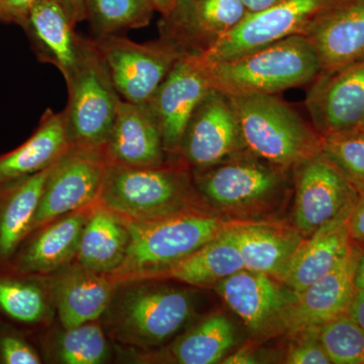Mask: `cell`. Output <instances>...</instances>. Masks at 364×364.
<instances>
[{
    "label": "cell",
    "instance_id": "1",
    "mask_svg": "<svg viewBox=\"0 0 364 364\" xmlns=\"http://www.w3.org/2000/svg\"><path fill=\"white\" fill-rule=\"evenodd\" d=\"M203 63L213 90L227 97L275 95L313 82L321 72L317 53L303 35L235 58Z\"/></svg>",
    "mask_w": 364,
    "mask_h": 364
},
{
    "label": "cell",
    "instance_id": "2",
    "mask_svg": "<svg viewBox=\"0 0 364 364\" xmlns=\"http://www.w3.org/2000/svg\"><path fill=\"white\" fill-rule=\"evenodd\" d=\"M130 242L126 257L107 275L114 284L147 279L188 257L227 226L220 218L196 210L151 220L128 221Z\"/></svg>",
    "mask_w": 364,
    "mask_h": 364
},
{
    "label": "cell",
    "instance_id": "3",
    "mask_svg": "<svg viewBox=\"0 0 364 364\" xmlns=\"http://www.w3.org/2000/svg\"><path fill=\"white\" fill-rule=\"evenodd\" d=\"M250 154L280 168L296 166L321 151V138L275 95L228 97Z\"/></svg>",
    "mask_w": 364,
    "mask_h": 364
},
{
    "label": "cell",
    "instance_id": "4",
    "mask_svg": "<svg viewBox=\"0 0 364 364\" xmlns=\"http://www.w3.org/2000/svg\"><path fill=\"white\" fill-rule=\"evenodd\" d=\"M191 177L181 167L109 164L97 203L127 221H151L189 210Z\"/></svg>",
    "mask_w": 364,
    "mask_h": 364
},
{
    "label": "cell",
    "instance_id": "5",
    "mask_svg": "<svg viewBox=\"0 0 364 364\" xmlns=\"http://www.w3.org/2000/svg\"><path fill=\"white\" fill-rule=\"evenodd\" d=\"M63 114L70 149L104 152L122 98L92 40L85 58L72 74Z\"/></svg>",
    "mask_w": 364,
    "mask_h": 364
},
{
    "label": "cell",
    "instance_id": "6",
    "mask_svg": "<svg viewBox=\"0 0 364 364\" xmlns=\"http://www.w3.org/2000/svg\"><path fill=\"white\" fill-rule=\"evenodd\" d=\"M95 46L122 100L146 105L178 60L189 51L171 38L136 43L121 36L97 38Z\"/></svg>",
    "mask_w": 364,
    "mask_h": 364
},
{
    "label": "cell",
    "instance_id": "7",
    "mask_svg": "<svg viewBox=\"0 0 364 364\" xmlns=\"http://www.w3.org/2000/svg\"><path fill=\"white\" fill-rule=\"evenodd\" d=\"M191 313L193 301L186 291L136 286L117 301L112 313V327L122 343L145 348L171 338Z\"/></svg>",
    "mask_w": 364,
    "mask_h": 364
},
{
    "label": "cell",
    "instance_id": "8",
    "mask_svg": "<svg viewBox=\"0 0 364 364\" xmlns=\"http://www.w3.org/2000/svg\"><path fill=\"white\" fill-rule=\"evenodd\" d=\"M333 0H280L263 11L248 13L233 30L200 51L205 62L235 58L301 35L311 21Z\"/></svg>",
    "mask_w": 364,
    "mask_h": 364
},
{
    "label": "cell",
    "instance_id": "9",
    "mask_svg": "<svg viewBox=\"0 0 364 364\" xmlns=\"http://www.w3.org/2000/svg\"><path fill=\"white\" fill-rule=\"evenodd\" d=\"M107 166L104 152L69 150L48 177L30 234L60 217L97 205Z\"/></svg>",
    "mask_w": 364,
    "mask_h": 364
},
{
    "label": "cell",
    "instance_id": "10",
    "mask_svg": "<svg viewBox=\"0 0 364 364\" xmlns=\"http://www.w3.org/2000/svg\"><path fill=\"white\" fill-rule=\"evenodd\" d=\"M212 90L200 52L189 50L146 104L159 128L167 153L179 152L189 119Z\"/></svg>",
    "mask_w": 364,
    "mask_h": 364
},
{
    "label": "cell",
    "instance_id": "11",
    "mask_svg": "<svg viewBox=\"0 0 364 364\" xmlns=\"http://www.w3.org/2000/svg\"><path fill=\"white\" fill-rule=\"evenodd\" d=\"M294 222L312 235L345 210L355 207L358 189L320 152L296 165Z\"/></svg>",
    "mask_w": 364,
    "mask_h": 364
},
{
    "label": "cell",
    "instance_id": "12",
    "mask_svg": "<svg viewBox=\"0 0 364 364\" xmlns=\"http://www.w3.org/2000/svg\"><path fill=\"white\" fill-rule=\"evenodd\" d=\"M245 149L229 98L212 90L196 107L182 136L179 152L196 169H203Z\"/></svg>",
    "mask_w": 364,
    "mask_h": 364
},
{
    "label": "cell",
    "instance_id": "13",
    "mask_svg": "<svg viewBox=\"0 0 364 364\" xmlns=\"http://www.w3.org/2000/svg\"><path fill=\"white\" fill-rule=\"evenodd\" d=\"M282 170L260 158L237 154L224 161L196 169L198 191L225 208L253 205L273 195L284 182Z\"/></svg>",
    "mask_w": 364,
    "mask_h": 364
},
{
    "label": "cell",
    "instance_id": "14",
    "mask_svg": "<svg viewBox=\"0 0 364 364\" xmlns=\"http://www.w3.org/2000/svg\"><path fill=\"white\" fill-rule=\"evenodd\" d=\"M301 35L317 53L320 74L364 60V0H333Z\"/></svg>",
    "mask_w": 364,
    "mask_h": 364
},
{
    "label": "cell",
    "instance_id": "15",
    "mask_svg": "<svg viewBox=\"0 0 364 364\" xmlns=\"http://www.w3.org/2000/svg\"><path fill=\"white\" fill-rule=\"evenodd\" d=\"M306 97V109L320 133L358 129L364 116V60L318 74Z\"/></svg>",
    "mask_w": 364,
    "mask_h": 364
},
{
    "label": "cell",
    "instance_id": "16",
    "mask_svg": "<svg viewBox=\"0 0 364 364\" xmlns=\"http://www.w3.org/2000/svg\"><path fill=\"white\" fill-rule=\"evenodd\" d=\"M361 251L352 246L331 272L296 296L284 322L293 331L320 329L347 315L356 293L355 272Z\"/></svg>",
    "mask_w": 364,
    "mask_h": 364
},
{
    "label": "cell",
    "instance_id": "17",
    "mask_svg": "<svg viewBox=\"0 0 364 364\" xmlns=\"http://www.w3.org/2000/svg\"><path fill=\"white\" fill-rule=\"evenodd\" d=\"M23 26L41 61L57 67L66 81L85 58L92 43L75 32V25L58 0L38 2Z\"/></svg>",
    "mask_w": 364,
    "mask_h": 364
},
{
    "label": "cell",
    "instance_id": "18",
    "mask_svg": "<svg viewBox=\"0 0 364 364\" xmlns=\"http://www.w3.org/2000/svg\"><path fill=\"white\" fill-rule=\"evenodd\" d=\"M265 273L243 269L223 279L215 291L253 332L267 329L275 321L286 318L296 296L282 289Z\"/></svg>",
    "mask_w": 364,
    "mask_h": 364
},
{
    "label": "cell",
    "instance_id": "19",
    "mask_svg": "<svg viewBox=\"0 0 364 364\" xmlns=\"http://www.w3.org/2000/svg\"><path fill=\"white\" fill-rule=\"evenodd\" d=\"M90 208L76 210L32 232L7 267L14 272L44 275L70 262L77 255L81 235Z\"/></svg>",
    "mask_w": 364,
    "mask_h": 364
},
{
    "label": "cell",
    "instance_id": "20",
    "mask_svg": "<svg viewBox=\"0 0 364 364\" xmlns=\"http://www.w3.org/2000/svg\"><path fill=\"white\" fill-rule=\"evenodd\" d=\"M166 153L161 133L147 105L122 100L105 148L109 164L160 166L164 164Z\"/></svg>",
    "mask_w": 364,
    "mask_h": 364
},
{
    "label": "cell",
    "instance_id": "21",
    "mask_svg": "<svg viewBox=\"0 0 364 364\" xmlns=\"http://www.w3.org/2000/svg\"><path fill=\"white\" fill-rule=\"evenodd\" d=\"M353 208L321 227L299 246L282 279L296 296L331 272L350 250L349 219Z\"/></svg>",
    "mask_w": 364,
    "mask_h": 364
},
{
    "label": "cell",
    "instance_id": "22",
    "mask_svg": "<svg viewBox=\"0 0 364 364\" xmlns=\"http://www.w3.org/2000/svg\"><path fill=\"white\" fill-rule=\"evenodd\" d=\"M69 150L63 114L47 109L37 130L25 143L0 155V189L49 168Z\"/></svg>",
    "mask_w": 364,
    "mask_h": 364
},
{
    "label": "cell",
    "instance_id": "23",
    "mask_svg": "<svg viewBox=\"0 0 364 364\" xmlns=\"http://www.w3.org/2000/svg\"><path fill=\"white\" fill-rule=\"evenodd\" d=\"M224 232L238 249L245 269L280 280L304 242L296 232L268 224H227Z\"/></svg>",
    "mask_w": 364,
    "mask_h": 364
},
{
    "label": "cell",
    "instance_id": "24",
    "mask_svg": "<svg viewBox=\"0 0 364 364\" xmlns=\"http://www.w3.org/2000/svg\"><path fill=\"white\" fill-rule=\"evenodd\" d=\"M129 242V222L97 203L90 208L76 259L81 267L90 272L112 274L123 263Z\"/></svg>",
    "mask_w": 364,
    "mask_h": 364
},
{
    "label": "cell",
    "instance_id": "25",
    "mask_svg": "<svg viewBox=\"0 0 364 364\" xmlns=\"http://www.w3.org/2000/svg\"><path fill=\"white\" fill-rule=\"evenodd\" d=\"M116 286L107 275L90 272L80 265L63 275L55 296L64 329L102 317L111 305Z\"/></svg>",
    "mask_w": 364,
    "mask_h": 364
},
{
    "label": "cell",
    "instance_id": "26",
    "mask_svg": "<svg viewBox=\"0 0 364 364\" xmlns=\"http://www.w3.org/2000/svg\"><path fill=\"white\" fill-rule=\"evenodd\" d=\"M54 165L0 189V267L9 263L30 234Z\"/></svg>",
    "mask_w": 364,
    "mask_h": 364
},
{
    "label": "cell",
    "instance_id": "27",
    "mask_svg": "<svg viewBox=\"0 0 364 364\" xmlns=\"http://www.w3.org/2000/svg\"><path fill=\"white\" fill-rule=\"evenodd\" d=\"M245 269L238 249L222 230L202 247L171 267L149 275L146 279L166 277L189 286H217L223 279Z\"/></svg>",
    "mask_w": 364,
    "mask_h": 364
},
{
    "label": "cell",
    "instance_id": "28",
    "mask_svg": "<svg viewBox=\"0 0 364 364\" xmlns=\"http://www.w3.org/2000/svg\"><path fill=\"white\" fill-rule=\"evenodd\" d=\"M241 0H196L173 40L191 51H203L247 16Z\"/></svg>",
    "mask_w": 364,
    "mask_h": 364
},
{
    "label": "cell",
    "instance_id": "29",
    "mask_svg": "<svg viewBox=\"0 0 364 364\" xmlns=\"http://www.w3.org/2000/svg\"><path fill=\"white\" fill-rule=\"evenodd\" d=\"M39 275L14 272L0 267V317L13 324L33 327L44 322L49 314L47 293Z\"/></svg>",
    "mask_w": 364,
    "mask_h": 364
},
{
    "label": "cell",
    "instance_id": "30",
    "mask_svg": "<svg viewBox=\"0 0 364 364\" xmlns=\"http://www.w3.org/2000/svg\"><path fill=\"white\" fill-rule=\"evenodd\" d=\"M234 345L233 324L226 316L215 314L176 339L170 354L181 364L219 363Z\"/></svg>",
    "mask_w": 364,
    "mask_h": 364
},
{
    "label": "cell",
    "instance_id": "31",
    "mask_svg": "<svg viewBox=\"0 0 364 364\" xmlns=\"http://www.w3.org/2000/svg\"><path fill=\"white\" fill-rule=\"evenodd\" d=\"M85 11L86 20L100 38L145 28L156 11L149 0H85Z\"/></svg>",
    "mask_w": 364,
    "mask_h": 364
},
{
    "label": "cell",
    "instance_id": "32",
    "mask_svg": "<svg viewBox=\"0 0 364 364\" xmlns=\"http://www.w3.org/2000/svg\"><path fill=\"white\" fill-rule=\"evenodd\" d=\"M321 153L354 188L364 193V131L352 129L323 135Z\"/></svg>",
    "mask_w": 364,
    "mask_h": 364
},
{
    "label": "cell",
    "instance_id": "33",
    "mask_svg": "<svg viewBox=\"0 0 364 364\" xmlns=\"http://www.w3.org/2000/svg\"><path fill=\"white\" fill-rule=\"evenodd\" d=\"M109 353V344L97 321L65 329L57 342V355L66 364H100Z\"/></svg>",
    "mask_w": 364,
    "mask_h": 364
},
{
    "label": "cell",
    "instance_id": "34",
    "mask_svg": "<svg viewBox=\"0 0 364 364\" xmlns=\"http://www.w3.org/2000/svg\"><path fill=\"white\" fill-rule=\"evenodd\" d=\"M321 343L335 364H364V329L347 315L320 328Z\"/></svg>",
    "mask_w": 364,
    "mask_h": 364
},
{
    "label": "cell",
    "instance_id": "35",
    "mask_svg": "<svg viewBox=\"0 0 364 364\" xmlns=\"http://www.w3.org/2000/svg\"><path fill=\"white\" fill-rule=\"evenodd\" d=\"M39 353L23 334L0 325V363L39 364Z\"/></svg>",
    "mask_w": 364,
    "mask_h": 364
},
{
    "label": "cell",
    "instance_id": "36",
    "mask_svg": "<svg viewBox=\"0 0 364 364\" xmlns=\"http://www.w3.org/2000/svg\"><path fill=\"white\" fill-rule=\"evenodd\" d=\"M304 333L303 338L299 339L289 347L287 363L289 364H329L331 359L321 343L320 329L299 331Z\"/></svg>",
    "mask_w": 364,
    "mask_h": 364
},
{
    "label": "cell",
    "instance_id": "37",
    "mask_svg": "<svg viewBox=\"0 0 364 364\" xmlns=\"http://www.w3.org/2000/svg\"><path fill=\"white\" fill-rule=\"evenodd\" d=\"M196 0H173V11L166 20H162L163 37L173 39L186 23L191 6Z\"/></svg>",
    "mask_w": 364,
    "mask_h": 364
},
{
    "label": "cell",
    "instance_id": "38",
    "mask_svg": "<svg viewBox=\"0 0 364 364\" xmlns=\"http://www.w3.org/2000/svg\"><path fill=\"white\" fill-rule=\"evenodd\" d=\"M41 0H0V18L23 26L28 14Z\"/></svg>",
    "mask_w": 364,
    "mask_h": 364
},
{
    "label": "cell",
    "instance_id": "39",
    "mask_svg": "<svg viewBox=\"0 0 364 364\" xmlns=\"http://www.w3.org/2000/svg\"><path fill=\"white\" fill-rule=\"evenodd\" d=\"M349 229L352 239L364 242V196L352 210L350 219H349Z\"/></svg>",
    "mask_w": 364,
    "mask_h": 364
},
{
    "label": "cell",
    "instance_id": "40",
    "mask_svg": "<svg viewBox=\"0 0 364 364\" xmlns=\"http://www.w3.org/2000/svg\"><path fill=\"white\" fill-rule=\"evenodd\" d=\"M74 25L86 20L85 0H58Z\"/></svg>",
    "mask_w": 364,
    "mask_h": 364
},
{
    "label": "cell",
    "instance_id": "41",
    "mask_svg": "<svg viewBox=\"0 0 364 364\" xmlns=\"http://www.w3.org/2000/svg\"><path fill=\"white\" fill-rule=\"evenodd\" d=\"M347 316L364 329V291H356Z\"/></svg>",
    "mask_w": 364,
    "mask_h": 364
},
{
    "label": "cell",
    "instance_id": "42",
    "mask_svg": "<svg viewBox=\"0 0 364 364\" xmlns=\"http://www.w3.org/2000/svg\"><path fill=\"white\" fill-rule=\"evenodd\" d=\"M222 363L228 364H253L258 363V361L257 359L254 358L250 351L241 349V350L236 351L231 355L225 358Z\"/></svg>",
    "mask_w": 364,
    "mask_h": 364
},
{
    "label": "cell",
    "instance_id": "43",
    "mask_svg": "<svg viewBox=\"0 0 364 364\" xmlns=\"http://www.w3.org/2000/svg\"><path fill=\"white\" fill-rule=\"evenodd\" d=\"M241 1L247 9L248 13H256L272 6L280 0H241Z\"/></svg>",
    "mask_w": 364,
    "mask_h": 364
},
{
    "label": "cell",
    "instance_id": "44",
    "mask_svg": "<svg viewBox=\"0 0 364 364\" xmlns=\"http://www.w3.org/2000/svg\"><path fill=\"white\" fill-rule=\"evenodd\" d=\"M155 11L162 16V20H166L169 18L172 11H173V0H149Z\"/></svg>",
    "mask_w": 364,
    "mask_h": 364
},
{
    "label": "cell",
    "instance_id": "45",
    "mask_svg": "<svg viewBox=\"0 0 364 364\" xmlns=\"http://www.w3.org/2000/svg\"><path fill=\"white\" fill-rule=\"evenodd\" d=\"M356 291H364V253L359 256L358 267L355 272Z\"/></svg>",
    "mask_w": 364,
    "mask_h": 364
},
{
    "label": "cell",
    "instance_id": "46",
    "mask_svg": "<svg viewBox=\"0 0 364 364\" xmlns=\"http://www.w3.org/2000/svg\"><path fill=\"white\" fill-rule=\"evenodd\" d=\"M358 129H360V130L364 131V116H363V122H361L360 126H359Z\"/></svg>",
    "mask_w": 364,
    "mask_h": 364
}]
</instances>
